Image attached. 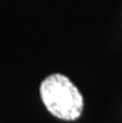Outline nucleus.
<instances>
[{"mask_svg": "<svg viewBox=\"0 0 122 123\" xmlns=\"http://www.w3.org/2000/svg\"><path fill=\"white\" fill-rule=\"evenodd\" d=\"M40 97L46 110L64 121H75L83 110V98L77 87L61 74L46 77L40 86Z\"/></svg>", "mask_w": 122, "mask_h": 123, "instance_id": "1", "label": "nucleus"}]
</instances>
